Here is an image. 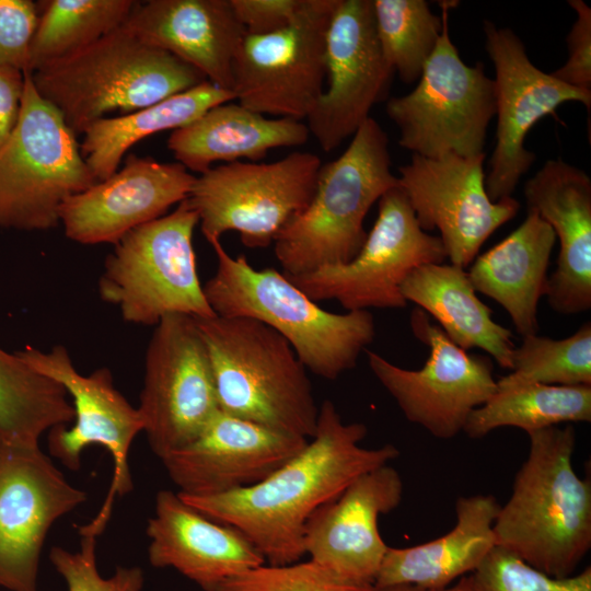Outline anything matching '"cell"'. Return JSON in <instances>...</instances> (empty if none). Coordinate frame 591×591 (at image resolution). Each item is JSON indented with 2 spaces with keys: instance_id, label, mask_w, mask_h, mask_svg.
I'll use <instances>...</instances> for the list:
<instances>
[{
  "instance_id": "obj_1",
  "label": "cell",
  "mask_w": 591,
  "mask_h": 591,
  "mask_svg": "<svg viewBox=\"0 0 591 591\" xmlns=\"http://www.w3.org/2000/svg\"><path fill=\"white\" fill-rule=\"evenodd\" d=\"M367 431L361 422H344L326 399L312 440L262 482L218 496L178 495L207 518L240 531L269 565L300 561L311 514L360 475L398 456L393 444L361 447Z\"/></svg>"
},
{
  "instance_id": "obj_2",
  "label": "cell",
  "mask_w": 591,
  "mask_h": 591,
  "mask_svg": "<svg viewBox=\"0 0 591 591\" xmlns=\"http://www.w3.org/2000/svg\"><path fill=\"white\" fill-rule=\"evenodd\" d=\"M528 434L529 455L494 523L496 546L548 576L568 577L591 547V482L573 470L571 425Z\"/></svg>"
},
{
  "instance_id": "obj_3",
  "label": "cell",
  "mask_w": 591,
  "mask_h": 591,
  "mask_svg": "<svg viewBox=\"0 0 591 591\" xmlns=\"http://www.w3.org/2000/svg\"><path fill=\"white\" fill-rule=\"evenodd\" d=\"M207 241L217 268L202 287L216 315L250 317L268 325L291 345L306 370L326 380H336L357 366L375 337L368 310L326 311L282 271L255 269L245 255L231 256L220 239Z\"/></svg>"
},
{
  "instance_id": "obj_4",
  "label": "cell",
  "mask_w": 591,
  "mask_h": 591,
  "mask_svg": "<svg viewBox=\"0 0 591 591\" xmlns=\"http://www.w3.org/2000/svg\"><path fill=\"white\" fill-rule=\"evenodd\" d=\"M195 320L208 351L219 409L311 439L320 407L308 370L291 345L254 318L213 315Z\"/></svg>"
},
{
  "instance_id": "obj_5",
  "label": "cell",
  "mask_w": 591,
  "mask_h": 591,
  "mask_svg": "<svg viewBox=\"0 0 591 591\" xmlns=\"http://www.w3.org/2000/svg\"><path fill=\"white\" fill-rule=\"evenodd\" d=\"M38 94L78 136L106 114L121 115L189 90L207 79L124 25L84 49L31 73Z\"/></svg>"
},
{
  "instance_id": "obj_6",
  "label": "cell",
  "mask_w": 591,
  "mask_h": 591,
  "mask_svg": "<svg viewBox=\"0 0 591 591\" xmlns=\"http://www.w3.org/2000/svg\"><path fill=\"white\" fill-rule=\"evenodd\" d=\"M398 185L391 172L387 135L369 117L343 154L322 164L310 204L274 242L282 274L301 275L354 259L368 234L363 221L370 208Z\"/></svg>"
},
{
  "instance_id": "obj_7",
  "label": "cell",
  "mask_w": 591,
  "mask_h": 591,
  "mask_svg": "<svg viewBox=\"0 0 591 591\" xmlns=\"http://www.w3.org/2000/svg\"><path fill=\"white\" fill-rule=\"evenodd\" d=\"M197 224L186 198L171 213L127 233L105 259L97 286L101 299L138 325H157L170 314L216 315L197 273Z\"/></svg>"
},
{
  "instance_id": "obj_8",
  "label": "cell",
  "mask_w": 591,
  "mask_h": 591,
  "mask_svg": "<svg viewBox=\"0 0 591 591\" xmlns=\"http://www.w3.org/2000/svg\"><path fill=\"white\" fill-rule=\"evenodd\" d=\"M97 182L77 135L24 71L18 123L0 150V228H55L62 204Z\"/></svg>"
},
{
  "instance_id": "obj_9",
  "label": "cell",
  "mask_w": 591,
  "mask_h": 591,
  "mask_svg": "<svg viewBox=\"0 0 591 591\" xmlns=\"http://www.w3.org/2000/svg\"><path fill=\"white\" fill-rule=\"evenodd\" d=\"M456 3L440 2L442 32L416 88L386 103V114L399 130L398 144L426 158L484 153L487 127L496 115L494 79L483 63L463 62L450 38L448 13Z\"/></svg>"
},
{
  "instance_id": "obj_10",
  "label": "cell",
  "mask_w": 591,
  "mask_h": 591,
  "mask_svg": "<svg viewBox=\"0 0 591 591\" xmlns=\"http://www.w3.org/2000/svg\"><path fill=\"white\" fill-rule=\"evenodd\" d=\"M322 164L302 151L269 163H222L196 176L187 200L206 240L235 231L245 246L267 247L310 204Z\"/></svg>"
},
{
  "instance_id": "obj_11",
  "label": "cell",
  "mask_w": 591,
  "mask_h": 591,
  "mask_svg": "<svg viewBox=\"0 0 591 591\" xmlns=\"http://www.w3.org/2000/svg\"><path fill=\"white\" fill-rule=\"evenodd\" d=\"M439 236L424 231L398 186L379 199L378 218L359 253L348 263L287 276L311 300H336L347 311L405 308L401 286L417 267L442 264Z\"/></svg>"
},
{
  "instance_id": "obj_12",
  "label": "cell",
  "mask_w": 591,
  "mask_h": 591,
  "mask_svg": "<svg viewBox=\"0 0 591 591\" xmlns=\"http://www.w3.org/2000/svg\"><path fill=\"white\" fill-rule=\"evenodd\" d=\"M16 352L36 371L58 382L72 398L73 425L48 431L50 455L74 472L80 470L81 454L90 445L103 447L112 455L114 472L105 500L94 519L78 528L79 534L99 536L109 521L116 497L132 489L128 455L132 441L143 431L140 413L114 386L108 368L83 375L65 346L57 345L49 351L27 346Z\"/></svg>"
},
{
  "instance_id": "obj_13",
  "label": "cell",
  "mask_w": 591,
  "mask_h": 591,
  "mask_svg": "<svg viewBox=\"0 0 591 591\" xmlns=\"http://www.w3.org/2000/svg\"><path fill=\"white\" fill-rule=\"evenodd\" d=\"M338 0H303L294 20L246 34L233 65L232 92L262 115L306 119L326 83V35Z\"/></svg>"
},
{
  "instance_id": "obj_14",
  "label": "cell",
  "mask_w": 591,
  "mask_h": 591,
  "mask_svg": "<svg viewBox=\"0 0 591 591\" xmlns=\"http://www.w3.org/2000/svg\"><path fill=\"white\" fill-rule=\"evenodd\" d=\"M138 410L160 459L192 442L219 410L208 351L194 316L170 314L155 325Z\"/></svg>"
},
{
  "instance_id": "obj_15",
  "label": "cell",
  "mask_w": 591,
  "mask_h": 591,
  "mask_svg": "<svg viewBox=\"0 0 591 591\" xmlns=\"http://www.w3.org/2000/svg\"><path fill=\"white\" fill-rule=\"evenodd\" d=\"M409 323L429 348L424 367L407 370L366 350L369 367L408 421L436 438L452 439L463 431L471 413L497 392L493 362L456 346L420 309L412 312Z\"/></svg>"
},
{
  "instance_id": "obj_16",
  "label": "cell",
  "mask_w": 591,
  "mask_h": 591,
  "mask_svg": "<svg viewBox=\"0 0 591 591\" xmlns=\"http://www.w3.org/2000/svg\"><path fill=\"white\" fill-rule=\"evenodd\" d=\"M485 152L474 157L413 154L399 167L398 183L424 231L438 229L447 258L466 268L485 241L513 219L520 202L512 196L493 201L485 187Z\"/></svg>"
},
{
  "instance_id": "obj_17",
  "label": "cell",
  "mask_w": 591,
  "mask_h": 591,
  "mask_svg": "<svg viewBox=\"0 0 591 591\" xmlns=\"http://www.w3.org/2000/svg\"><path fill=\"white\" fill-rule=\"evenodd\" d=\"M86 499L39 447L0 441V588L37 591L50 528Z\"/></svg>"
},
{
  "instance_id": "obj_18",
  "label": "cell",
  "mask_w": 591,
  "mask_h": 591,
  "mask_svg": "<svg viewBox=\"0 0 591 591\" xmlns=\"http://www.w3.org/2000/svg\"><path fill=\"white\" fill-rule=\"evenodd\" d=\"M486 50L496 78V147L485 177L493 201L510 197L535 154L524 147L529 130L545 115L566 102L591 106V92L565 84L534 66L520 37L508 27L484 22Z\"/></svg>"
},
{
  "instance_id": "obj_19",
  "label": "cell",
  "mask_w": 591,
  "mask_h": 591,
  "mask_svg": "<svg viewBox=\"0 0 591 591\" xmlns=\"http://www.w3.org/2000/svg\"><path fill=\"white\" fill-rule=\"evenodd\" d=\"M393 74L378 40L373 0H338L326 35V85L306 118L325 152L356 134L386 96Z\"/></svg>"
},
{
  "instance_id": "obj_20",
  "label": "cell",
  "mask_w": 591,
  "mask_h": 591,
  "mask_svg": "<svg viewBox=\"0 0 591 591\" xmlns=\"http://www.w3.org/2000/svg\"><path fill=\"white\" fill-rule=\"evenodd\" d=\"M308 442L219 409L192 442L161 461L181 495L218 496L262 482Z\"/></svg>"
},
{
  "instance_id": "obj_21",
  "label": "cell",
  "mask_w": 591,
  "mask_h": 591,
  "mask_svg": "<svg viewBox=\"0 0 591 591\" xmlns=\"http://www.w3.org/2000/svg\"><path fill=\"white\" fill-rule=\"evenodd\" d=\"M402 498L403 480L392 466L360 475L311 514L304 529L305 555L343 581L373 586L389 548L379 518Z\"/></svg>"
},
{
  "instance_id": "obj_22",
  "label": "cell",
  "mask_w": 591,
  "mask_h": 591,
  "mask_svg": "<svg viewBox=\"0 0 591 591\" xmlns=\"http://www.w3.org/2000/svg\"><path fill=\"white\" fill-rule=\"evenodd\" d=\"M195 178L178 162L129 154L120 170L69 197L60 207L59 221L74 242L116 244L186 199Z\"/></svg>"
},
{
  "instance_id": "obj_23",
  "label": "cell",
  "mask_w": 591,
  "mask_h": 591,
  "mask_svg": "<svg viewBox=\"0 0 591 591\" xmlns=\"http://www.w3.org/2000/svg\"><path fill=\"white\" fill-rule=\"evenodd\" d=\"M528 210L559 239L557 266L548 277L547 302L559 314L591 309V179L565 161L548 160L524 185Z\"/></svg>"
},
{
  "instance_id": "obj_24",
  "label": "cell",
  "mask_w": 591,
  "mask_h": 591,
  "mask_svg": "<svg viewBox=\"0 0 591 591\" xmlns=\"http://www.w3.org/2000/svg\"><path fill=\"white\" fill-rule=\"evenodd\" d=\"M124 27L232 91L233 65L247 33L230 0L137 1Z\"/></svg>"
},
{
  "instance_id": "obj_25",
  "label": "cell",
  "mask_w": 591,
  "mask_h": 591,
  "mask_svg": "<svg viewBox=\"0 0 591 591\" xmlns=\"http://www.w3.org/2000/svg\"><path fill=\"white\" fill-rule=\"evenodd\" d=\"M146 533L153 567L174 568L205 591L266 561L240 531L207 518L172 490L157 494Z\"/></svg>"
},
{
  "instance_id": "obj_26",
  "label": "cell",
  "mask_w": 591,
  "mask_h": 591,
  "mask_svg": "<svg viewBox=\"0 0 591 591\" xmlns=\"http://www.w3.org/2000/svg\"><path fill=\"white\" fill-rule=\"evenodd\" d=\"M499 508L491 495L457 498L453 529L424 544L389 547L373 586L439 590L472 573L496 547L494 523Z\"/></svg>"
},
{
  "instance_id": "obj_27",
  "label": "cell",
  "mask_w": 591,
  "mask_h": 591,
  "mask_svg": "<svg viewBox=\"0 0 591 591\" xmlns=\"http://www.w3.org/2000/svg\"><path fill=\"white\" fill-rule=\"evenodd\" d=\"M553 229L535 211L506 239L474 259L467 271L476 292L491 298L509 314L522 336L538 332L537 305L547 293Z\"/></svg>"
},
{
  "instance_id": "obj_28",
  "label": "cell",
  "mask_w": 591,
  "mask_h": 591,
  "mask_svg": "<svg viewBox=\"0 0 591 591\" xmlns=\"http://www.w3.org/2000/svg\"><path fill=\"white\" fill-rule=\"evenodd\" d=\"M310 136L302 120L267 118L239 103H223L173 130L167 148L188 171L206 172L215 162L263 160L276 148L304 144Z\"/></svg>"
},
{
  "instance_id": "obj_29",
  "label": "cell",
  "mask_w": 591,
  "mask_h": 591,
  "mask_svg": "<svg viewBox=\"0 0 591 591\" xmlns=\"http://www.w3.org/2000/svg\"><path fill=\"white\" fill-rule=\"evenodd\" d=\"M408 302L431 315L444 334L463 350L479 348L503 369H512V333L491 317L476 296L467 271L452 264L415 268L401 286Z\"/></svg>"
},
{
  "instance_id": "obj_30",
  "label": "cell",
  "mask_w": 591,
  "mask_h": 591,
  "mask_svg": "<svg viewBox=\"0 0 591 591\" xmlns=\"http://www.w3.org/2000/svg\"><path fill=\"white\" fill-rule=\"evenodd\" d=\"M232 101V91L204 81L152 105L93 123L83 132L81 153L96 179L103 181L118 170L126 152L138 141L160 131L176 130L211 107Z\"/></svg>"
},
{
  "instance_id": "obj_31",
  "label": "cell",
  "mask_w": 591,
  "mask_h": 591,
  "mask_svg": "<svg viewBox=\"0 0 591 591\" xmlns=\"http://www.w3.org/2000/svg\"><path fill=\"white\" fill-rule=\"evenodd\" d=\"M68 397L58 382L36 371L18 352L0 347V441L39 447L45 432L73 421Z\"/></svg>"
},
{
  "instance_id": "obj_32",
  "label": "cell",
  "mask_w": 591,
  "mask_h": 591,
  "mask_svg": "<svg viewBox=\"0 0 591 591\" xmlns=\"http://www.w3.org/2000/svg\"><path fill=\"white\" fill-rule=\"evenodd\" d=\"M591 421V385L528 384L497 391L468 416L463 431L479 439L501 427L526 433L563 422Z\"/></svg>"
},
{
  "instance_id": "obj_33",
  "label": "cell",
  "mask_w": 591,
  "mask_h": 591,
  "mask_svg": "<svg viewBox=\"0 0 591 591\" xmlns=\"http://www.w3.org/2000/svg\"><path fill=\"white\" fill-rule=\"evenodd\" d=\"M137 1H39L38 22L31 40L26 72L71 56L120 28Z\"/></svg>"
},
{
  "instance_id": "obj_34",
  "label": "cell",
  "mask_w": 591,
  "mask_h": 591,
  "mask_svg": "<svg viewBox=\"0 0 591 591\" xmlns=\"http://www.w3.org/2000/svg\"><path fill=\"white\" fill-rule=\"evenodd\" d=\"M378 40L382 54L399 79L419 80L443 27L425 0H373Z\"/></svg>"
},
{
  "instance_id": "obj_35",
  "label": "cell",
  "mask_w": 591,
  "mask_h": 591,
  "mask_svg": "<svg viewBox=\"0 0 591 591\" xmlns=\"http://www.w3.org/2000/svg\"><path fill=\"white\" fill-rule=\"evenodd\" d=\"M528 384L591 385V323L563 339L530 335L513 349L511 372L497 391Z\"/></svg>"
},
{
  "instance_id": "obj_36",
  "label": "cell",
  "mask_w": 591,
  "mask_h": 591,
  "mask_svg": "<svg viewBox=\"0 0 591 591\" xmlns=\"http://www.w3.org/2000/svg\"><path fill=\"white\" fill-rule=\"evenodd\" d=\"M468 579L472 591H591L590 567L577 575L552 577L498 546Z\"/></svg>"
},
{
  "instance_id": "obj_37",
  "label": "cell",
  "mask_w": 591,
  "mask_h": 591,
  "mask_svg": "<svg viewBox=\"0 0 591 591\" xmlns=\"http://www.w3.org/2000/svg\"><path fill=\"white\" fill-rule=\"evenodd\" d=\"M208 591H378L374 586L343 581L312 560L258 566Z\"/></svg>"
},
{
  "instance_id": "obj_38",
  "label": "cell",
  "mask_w": 591,
  "mask_h": 591,
  "mask_svg": "<svg viewBox=\"0 0 591 591\" xmlns=\"http://www.w3.org/2000/svg\"><path fill=\"white\" fill-rule=\"evenodd\" d=\"M79 535V551L54 546L49 553V559L66 581L68 591H141L144 582L141 568L119 566L112 577H102L96 567L97 536Z\"/></svg>"
},
{
  "instance_id": "obj_39",
  "label": "cell",
  "mask_w": 591,
  "mask_h": 591,
  "mask_svg": "<svg viewBox=\"0 0 591 591\" xmlns=\"http://www.w3.org/2000/svg\"><path fill=\"white\" fill-rule=\"evenodd\" d=\"M38 16V4L31 0H0V68L27 70Z\"/></svg>"
},
{
  "instance_id": "obj_40",
  "label": "cell",
  "mask_w": 591,
  "mask_h": 591,
  "mask_svg": "<svg viewBox=\"0 0 591 591\" xmlns=\"http://www.w3.org/2000/svg\"><path fill=\"white\" fill-rule=\"evenodd\" d=\"M577 19L567 35L568 59L552 74L565 84L591 92V9L582 0H569Z\"/></svg>"
},
{
  "instance_id": "obj_41",
  "label": "cell",
  "mask_w": 591,
  "mask_h": 591,
  "mask_svg": "<svg viewBox=\"0 0 591 591\" xmlns=\"http://www.w3.org/2000/svg\"><path fill=\"white\" fill-rule=\"evenodd\" d=\"M237 21L250 35H265L288 26L303 0H230Z\"/></svg>"
},
{
  "instance_id": "obj_42",
  "label": "cell",
  "mask_w": 591,
  "mask_h": 591,
  "mask_svg": "<svg viewBox=\"0 0 591 591\" xmlns=\"http://www.w3.org/2000/svg\"><path fill=\"white\" fill-rule=\"evenodd\" d=\"M23 90V71L0 68V150L18 123Z\"/></svg>"
},
{
  "instance_id": "obj_43",
  "label": "cell",
  "mask_w": 591,
  "mask_h": 591,
  "mask_svg": "<svg viewBox=\"0 0 591 591\" xmlns=\"http://www.w3.org/2000/svg\"><path fill=\"white\" fill-rule=\"evenodd\" d=\"M376 590L378 591H472L468 575L462 577L455 583H452L451 586L444 589H439V590H428V589H422V588L408 586V584L393 586V587H387V588H382V589H376Z\"/></svg>"
}]
</instances>
